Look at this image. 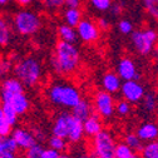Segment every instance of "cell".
<instances>
[{
  "label": "cell",
  "instance_id": "1",
  "mask_svg": "<svg viewBox=\"0 0 158 158\" xmlns=\"http://www.w3.org/2000/svg\"><path fill=\"white\" fill-rule=\"evenodd\" d=\"M47 99L55 107L63 109H73L79 102L82 101V95L79 89L67 81L52 82L47 88Z\"/></svg>",
  "mask_w": 158,
  "mask_h": 158
},
{
  "label": "cell",
  "instance_id": "2",
  "mask_svg": "<svg viewBox=\"0 0 158 158\" xmlns=\"http://www.w3.org/2000/svg\"><path fill=\"white\" fill-rule=\"evenodd\" d=\"M81 63V55L75 44L59 40L55 45L52 65L56 74L69 75L73 74Z\"/></svg>",
  "mask_w": 158,
  "mask_h": 158
},
{
  "label": "cell",
  "instance_id": "3",
  "mask_svg": "<svg viewBox=\"0 0 158 158\" xmlns=\"http://www.w3.org/2000/svg\"><path fill=\"white\" fill-rule=\"evenodd\" d=\"M14 77L18 78L24 85L34 87L42 79L43 75V67L42 63L35 56H25L14 64L13 69Z\"/></svg>",
  "mask_w": 158,
  "mask_h": 158
},
{
  "label": "cell",
  "instance_id": "4",
  "mask_svg": "<svg viewBox=\"0 0 158 158\" xmlns=\"http://www.w3.org/2000/svg\"><path fill=\"white\" fill-rule=\"evenodd\" d=\"M158 43V31L153 28L137 29L131 34V44L139 55L153 54Z\"/></svg>",
  "mask_w": 158,
  "mask_h": 158
},
{
  "label": "cell",
  "instance_id": "5",
  "mask_svg": "<svg viewBox=\"0 0 158 158\" xmlns=\"http://www.w3.org/2000/svg\"><path fill=\"white\" fill-rule=\"evenodd\" d=\"M117 142L110 131L103 129L92 138L90 154L94 158H115Z\"/></svg>",
  "mask_w": 158,
  "mask_h": 158
},
{
  "label": "cell",
  "instance_id": "6",
  "mask_svg": "<svg viewBox=\"0 0 158 158\" xmlns=\"http://www.w3.org/2000/svg\"><path fill=\"white\" fill-rule=\"evenodd\" d=\"M13 25L18 34L33 35L42 28V19L33 10H20L14 15Z\"/></svg>",
  "mask_w": 158,
  "mask_h": 158
},
{
  "label": "cell",
  "instance_id": "7",
  "mask_svg": "<svg viewBox=\"0 0 158 158\" xmlns=\"http://www.w3.org/2000/svg\"><path fill=\"white\" fill-rule=\"evenodd\" d=\"M115 101L113 94L101 89L97 90L93 97V108L97 115L102 119H110L115 113Z\"/></svg>",
  "mask_w": 158,
  "mask_h": 158
},
{
  "label": "cell",
  "instance_id": "8",
  "mask_svg": "<svg viewBox=\"0 0 158 158\" xmlns=\"http://www.w3.org/2000/svg\"><path fill=\"white\" fill-rule=\"evenodd\" d=\"M74 122H75V117L72 114V112L63 110L58 113L52 126V135L60 137L68 141V137L72 132Z\"/></svg>",
  "mask_w": 158,
  "mask_h": 158
},
{
  "label": "cell",
  "instance_id": "9",
  "mask_svg": "<svg viewBox=\"0 0 158 158\" xmlns=\"http://www.w3.org/2000/svg\"><path fill=\"white\" fill-rule=\"evenodd\" d=\"M119 93H121L123 99H126L131 104L142 103L144 95L147 94L144 85L139 81H127V82H123Z\"/></svg>",
  "mask_w": 158,
  "mask_h": 158
},
{
  "label": "cell",
  "instance_id": "10",
  "mask_svg": "<svg viewBox=\"0 0 158 158\" xmlns=\"http://www.w3.org/2000/svg\"><path fill=\"white\" fill-rule=\"evenodd\" d=\"M75 29L78 33V38L87 44L95 43L101 36L99 27H98L97 22L92 20V19H83Z\"/></svg>",
  "mask_w": 158,
  "mask_h": 158
},
{
  "label": "cell",
  "instance_id": "11",
  "mask_svg": "<svg viewBox=\"0 0 158 158\" xmlns=\"http://www.w3.org/2000/svg\"><path fill=\"white\" fill-rule=\"evenodd\" d=\"M117 74L121 77L123 82L127 81H139V72L137 64L129 56H123L117 64Z\"/></svg>",
  "mask_w": 158,
  "mask_h": 158
},
{
  "label": "cell",
  "instance_id": "12",
  "mask_svg": "<svg viewBox=\"0 0 158 158\" xmlns=\"http://www.w3.org/2000/svg\"><path fill=\"white\" fill-rule=\"evenodd\" d=\"M11 137L16 142L18 147L20 149H24V151H27L28 148H30L35 143H38L35 134L31 131H29L27 128H22V127L20 128H15L13 131V133H11Z\"/></svg>",
  "mask_w": 158,
  "mask_h": 158
},
{
  "label": "cell",
  "instance_id": "13",
  "mask_svg": "<svg viewBox=\"0 0 158 158\" xmlns=\"http://www.w3.org/2000/svg\"><path fill=\"white\" fill-rule=\"evenodd\" d=\"M137 135L141 138V141L144 143L153 142L158 139V124L154 122H146L137 127L135 129Z\"/></svg>",
  "mask_w": 158,
  "mask_h": 158
},
{
  "label": "cell",
  "instance_id": "14",
  "mask_svg": "<svg viewBox=\"0 0 158 158\" xmlns=\"http://www.w3.org/2000/svg\"><path fill=\"white\" fill-rule=\"evenodd\" d=\"M122 88V79L117 74V72H107L102 77V89L110 93L115 94L119 93Z\"/></svg>",
  "mask_w": 158,
  "mask_h": 158
},
{
  "label": "cell",
  "instance_id": "15",
  "mask_svg": "<svg viewBox=\"0 0 158 158\" xmlns=\"http://www.w3.org/2000/svg\"><path fill=\"white\" fill-rule=\"evenodd\" d=\"M83 127H84V133L87 137L93 138L94 135H97L98 133H101L104 128H103V123H102V118L99 115H97L95 113L92 114L88 119H85L83 122Z\"/></svg>",
  "mask_w": 158,
  "mask_h": 158
},
{
  "label": "cell",
  "instance_id": "16",
  "mask_svg": "<svg viewBox=\"0 0 158 158\" xmlns=\"http://www.w3.org/2000/svg\"><path fill=\"white\" fill-rule=\"evenodd\" d=\"M72 114L77 118V119L84 122L92 114H94V108H93V106L90 104L89 101L83 99L82 98V101L72 109Z\"/></svg>",
  "mask_w": 158,
  "mask_h": 158
},
{
  "label": "cell",
  "instance_id": "17",
  "mask_svg": "<svg viewBox=\"0 0 158 158\" xmlns=\"http://www.w3.org/2000/svg\"><path fill=\"white\" fill-rule=\"evenodd\" d=\"M56 33H58V38L60 42H65V43H72V44H75L77 40H78V33H77V29L68 25V24H60L56 29Z\"/></svg>",
  "mask_w": 158,
  "mask_h": 158
},
{
  "label": "cell",
  "instance_id": "18",
  "mask_svg": "<svg viewBox=\"0 0 158 158\" xmlns=\"http://www.w3.org/2000/svg\"><path fill=\"white\" fill-rule=\"evenodd\" d=\"M0 90L10 93V94L24 93V84L15 77L14 78H5V79H3L2 84H0Z\"/></svg>",
  "mask_w": 158,
  "mask_h": 158
},
{
  "label": "cell",
  "instance_id": "19",
  "mask_svg": "<svg viewBox=\"0 0 158 158\" xmlns=\"http://www.w3.org/2000/svg\"><path fill=\"white\" fill-rule=\"evenodd\" d=\"M63 19L65 24L77 28L78 24L83 20V13L79 8H67L63 13Z\"/></svg>",
  "mask_w": 158,
  "mask_h": 158
},
{
  "label": "cell",
  "instance_id": "20",
  "mask_svg": "<svg viewBox=\"0 0 158 158\" xmlns=\"http://www.w3.org/2000/svg\"><path fill=\"white\" fill-rule=\"evenodd\" d=\"M13 106V108L15 109V112L18 114H24L29 107H30V103H29V99L25 93H18V94H14L10 103Z\"/></svg>",
  "mask_w": 158,
  "mask_h": 158
},
{
  "label": "cell",
  "instance_id": "21",
  "mask_svg": "<svg viewBox=\"0 0 158 158\" xmlns=\"http://www.w3.org/2000/svg\"><path fill=\"white\" fill-rule=\"evenodd\" d=\"M115 158H141L139 153L131 148L126 142L117 143L115 147Z\"/></svg>",
  "mask_w": 158,
  "mask_h": 158
},
{
  "label": "cell",
  "instance_id": "22",
  "mask_svg": "<svg viewBox=\"0 0 158 158\" xmlns=\"http://www.w3.org/2000/svg\"><path fill=\"white\" fill-rule=\"evenodd\" d=\"M141 2L148 18L158 24V0H141Z\"/></svg>",
  "mask_w": 158,
  "mask_h": 158
},
{
  "label": "cell",
  "instance_id": "23",
  "mask_svg": "<svg viewBox=\"0 0 158 158\" xmlns=\"http://www.w3.org/2000/svg\"><path fill=\"white\" fill-rule=\"evenodd\" d=\"M11 38V29L8 20L0 15V47L6 45Z\"/></svg>",
  "mask_w": 158,
  "mask_h": 158
},
{
  "label": "cell",
  "instance_id": "24",
  "mask_svg": "<svg viewBox=\"0 0 158 158\" xmlns=\"http://www.w3.org/2000/svg\"><path fill=\"white\" fill-rule=\"evenodd\" d=\"M123 142H126L131 148H133V149L137 151L138 153H141V151H142L143 147H144V142L141 141V138L137 135L135 132H129V133H127V134L124 135V141H123Z\"/></svg>",
  "mask_w": 158,
  "mask_h": 158
},
{
  "label": "cell",
  "instance_id": "25",
  "mask_svg": "<svg viewBox=\"0 0 158 158\" xmlns=\"http://www.w3.org/2000/svg\"><path fill=\"white\" fill-rule=\"evenodd\" d=\"M142 107L147 113H153L158 108V97L154 93H147L142 101Z\"/></svg>",
  "mask_w": 158,
  "mask_h": 158
},
{
  "label": "cell",
  "instance_id": "26",
  "mask_svg": "<svg viewBox=\"0 0 158 158\" xmlns=\"http://www.w3.org/2000/svg\"><path fill=\"white\" fill-rule=\"evenodd\" d=\"M141 158H158V139L144 143L143 149L139 153Z\"/></svg>",
  "mask_w": 158,
  "mask_h": 158
},
{
  "label": "cell",
  "instance_id": "27",
  "mask_svg": "<svg viewBox=\"0 0 158 158\" xmlns=\"http://www.w3.org/2000/svg\"><path fill=\"white\" fill-rule=\"evenodd\" d=\"M48 146H49V148H53L60 153H64L67 151V139L56 137V135H52L48 139Z\"/></svg>",
  "mask_w": 158,
  "mask_h": 158
},
{
  "label": "cell",
  "instance_id": "28",
  "mask_svg": "<svg viewBox=\"0 0 158 158\" xmlns=\"http://www.w3.org/2000/svg\"><path fill=\"white\" fill-rule=\"evenodd\" d=\"M42 4L49 13H56L65 6V0H42Z\"/></svg>",
  "mask_w": 158,
  "mask_h": 158
},
{
  "label": "cell",
  "instance_id": "29",
  "mask_svg": "<svg viewBox=\"0 0 158 158\" xmlns=\"http://www.w3.org/2000/svg\"><path fill=\"white\" fill-rule=\"evenodd\" d=\"M2 107H3V112H4L5 121L9 122L11 126H14V124L18 122V115H19V114L15 112V109L13 108V106L9 104V103H3Z\"/></svg>",
  "mask_w": 158,
  "mask_h": 158
},
{
  "label": "cell",
  "instance_id": "30",
  "mask_svg": "<svg viewBox=\"0 0 158 158\" xmlns=\"http://www.w3.org/2000/svg\"><path fill=\"white\" fill-rule=\"evenodd\" d=\"M113 0H89V4L90 6L97 10V11H101V13H104V11H109L112 5H113Z\"/></svg>",
  "mask_w": 158,
  "mask_h": 158
},
{
  "label": "cell",
  "instance_id": "31",
  "mask_svg": "<svg viewBox=\"0 0 158 158\" xmlns=\"http://www.w3.org/2000/svg\"><path fill=\"white\" fill-rule=\"evenodd\" d=\"M14 69V64L9 58H0V78H8L10 72Z\"/></svg>",
  "mask_w": 158,
  "mask_h": 158
},
{
  "label": "cell",
  "instance_id": "32",
  "mask_svg": "<svg viewBox=\"0 0 158 158\" xmlns=\"http://www.w3.org/2000/svg\"><path fill=\"white\" fill-rule=\"evenodd\" d=\"M132 110V104L126 99H119L115 103V113L121 117H127Z\"/></svg>",
  "mask_w": 158,
  "mask_h": 158
},
{
  "label": "cell",
  "instance_id": "33",
  "mask_svg": "<svg viewBox=\"0 0 158 158\" xmlns=\"http://www.w3.org/2000/svg\"><path fill=\"white\" fill-rule=\"evenodd\" d=\"M44 147L42 143H35L33 147L28 148L24 153V157L25 158H42L43 157V153H44Z\"/></svg>",
  "mask_w": 158,
  "mask_h": 158
},
{
  "label": "cell",
  "instance_id": "34",
  "mask_svg": "<svg viewBox=\"0 0 158 158\" xmlns=\"http://www.w3.org/2000/svg\"><path fill=\"white\" fill-rule=\"evenodd\" d=\"M118 31L123 35H131L133 31H134V27H133V23L128 19H121L118 22Z\"/></svg>",
  "mask_w": 158,
  "mask_h": 158
},
{
  "label": "cell",
  "instance_id": "35",
  "mask_svg": "<svg viewBox=\"0 0 158 158\" xmlns=\"http://www.w3.org/2000/svg\"><path fill=\"white\" fill-rule=\"evenodd\" d=\"M13 131H14V129H13V126H11L9 122L4 121V122L0 123V137H2V138L10 137L11 133H13Z\"/></svg>",
  "mask_w": 158,
  "mask_h": 158
},
{
  "label": "cell",
  "instance_id": "36",
  "mask_svg": "<svg viewBox=\"0 0 158 158\" xmlns=\"http://www.w3.org/2000/svg\"><path fill=\"white\" fill-rule=\"evenodd\" d=\"M4 148H5V151H10V152H18V149H19L16 142L14 141V138L11 135L4 138Z\"/></svg>",
  "mask_w": 158,
  "mask_h": 158
},
{
  "label": "cell",
  "instance_id": "37",
  "mask_svg": "<svg viewBox=\"0 0 158 158\" xmlns=\"http://www.w3.org/2000/svg\"><path fill=\"white\" fill-rule=\"evenodd\" d=\"M109 11H110L114 16H119V15H122V13H123V4L119 3V2L113 3V5H112V8H110Z\"/></svg>",
  "mask_w": 158,
  "mask_h": 158
},
{
  "label": "cell",
  "instance_id": "38",
  "mask_svg": "<svg viewBox=\"0 0 158 158\" xmlns=\"http://www.w3.org/2000/svg\"><path fill=\"white\" fill-rule=\"evenodd\" d=\"M60 154H62L60 152H58V151H55L53 148H45L42 158H59Z\"/></svg>",
  "mask_w": 158,
  "mask_h": 158
},
{
  "label": "cell",
  "instance_id": "39",
  "mask_svg": "<svg viewBox=\"0 0 158 158\" xmlns=\"http://www.w3.org/2000/svg\"><path fill=\"white\" fill-rule=\"evenodd\" d=\"M97 24H98V27H99L101 30H108L110 28V23H109V20L107 18H99L97 20Z\"/></svg>",
  "mask_w": 158,
  "mask_h": 158
},
{
  "label": "cell",
  "instance_id": "40",
  "mask_svg": "<svg viewBox=\"0 0 158 158\" xmlns=\"http://www.w3.org/2000/svg\"><path fill=\"white\" fill-rule=\"evenodd\" d=\"M67 8H79L82 5V0H65Z\"/></svg>",
  "mask_w": 158,
  "mask_h": 158
},
{
  "label": "cell",
  "instance_id": "41",
  "mask_svg": "<svg viewBox=\"0 0 158 158\" xmlns=\"http://www.w3.org/2000/svg\"><path fill=\"white\" fill-rule=\"evenodd\" d=\"M0 158H19L18 152H10V151H4L0 156Z\"/></svg>",
  "mask_w": 158,
  "mask_h": 158
},
{
  "label": "cell",
  "instance_id": "42",
  "mask_svg": "<svg viewBox=\"0 0 158 158\" xmlns=\"http://www.w3.org/2000/svg\"><path fill=\"white\" fill-rule=\"evenodd\" d=\"M15 2H16L18 5H20V6H28L34 2V0H15Z\"/></svg>",
  "mask_w": 158,
  "mask_h": 158
},
{
  "label": "cell",
  "instance_id": "43",
  "mask_svg": "<svg viewBox=\"0 0 158 158\" xmlns=\"http://www.w3.org/2000/svg\"><path fill=\"white\" fill-rule=\"evenodd\" d=\"M4 151H5V148H4V138L0 137V156H2V153Z\"/></svg>",
  "mask_w": 158,
  "mask_h": 158
},
{
  "label": "cell",
  "instance_id": "44",
  "mask_svg": "<svg viewBox=\"0 0 158 158\" xmlns=\"http://www.w3.org/2000/svg\"><path fill=\"white\" fill-rule=\"evenodd\" d=\"M5 121V118H4V112H3V107L0 106V123L4 122Z\"/></svg>",
  "mask_w": 158,
  "mask_h": 158
},
{
  "label": "cell",
  "instance_id": "45",
  "mask_svg": "<svg viewBox=\"0 0 158 158\" xmlns=\"http://www.w3.org/2000/svg\"><path fill=\"white\" fill-rule=\"evenodd\" d=\"M153 55H154V58L158 60V43H157V45H156V48H154V52H153Z\"/></svg>",
  "mask_w": 158,
  "mask_h": 158
},
{
  "label": "cell",
  "instance_id": "46",
  "mask_svg": "<svg viewBox=\"0 0 158 158\" xmlns=\"http://www.w3.org/2000/svg\"><path fill=\"white\" fill-rule=\"evenodd\" d=\"M78 158H94V157H93L92 154H81Z\"/></svg>",
  "mask_w": 158,
  "mask_h": 158
},
{
  "label": "cell",
  "instance_id": "47",
  "mask_svg": "<svg viewBox=\"0 0 158 158\" xmlns=\"http://www.w3.org/2000/svg\"><path fill=\"white\" fill-rule=\"evenodd\" d=\"M59 158H72L69 154H65V153H62L60 154V157H59Z\"/></svg>",
  "mask_w": 158,
  "mask_h": 158
},
{
  "label": "cell",
  "instance_id": "48",
  "mask_svg": "<svg viewBox=\"0 0 158 158\" xmlns=\"http://www.w3.org/2000/svg\"><path fill=\"white\" fill-rule=\"evenodd\" d=\"M9 0H0V5H5Z\"/></svg>",
  "mask_w": 158,
  "mask_h": 158
},
{
  "label": "cell",
  "instance_id": "49",
  "mask_svg": "<svg viewBox=\"0 0 158 158\" xmlns=\"http://www.w3.org/2000/svg\"><path fill=\"white\" fill-rule=\"evenodd\" d=\"M0 103H2V102H0Z\"/></svg>",
  "mask_w": 158,
  "mask_h": 158
}]
</instances>
